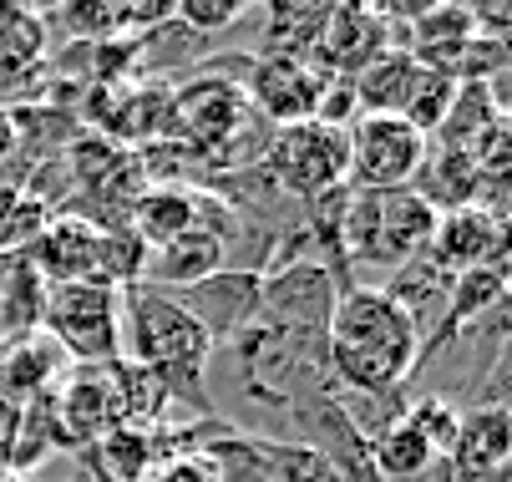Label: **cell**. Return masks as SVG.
Returning <instances> with one entry per match:
<instances>
[{
  "instance_id": "6da1fadb",
  "label": "cell",
  "mask_w": 512,
  "mask_h": 482,
  "mask_svg": "<svg viewBox=\"0 0 512 482\" xmlns=\"http://www.w3.org/2000/svg\"><path fill=\"white\" fill-rule=\"evenodd\" d=\"M421 371V330L371 285H355L330 315V376L345 391H406Z\"/></svg>"
},
{
  "instance_id": "7a4b0ae2",
  "label": "cell",
  "mask_w": 512,
  "mask_h": 482,
  "mask_svg": "<svg viewBox=\"0 0 512 482\" xmlns=\"http://www.w3.org/2000/svg\"><path fill=\"white\" fill-rule=\"evenodd\" d=\"M117 351H127L132 366L163 376L168 401L188 396L193 411H213V396L203 386L213 346L173 295H158L148 285H127L117 300Z\"/></svg>"
},
{
  "instance_id": "3957f363",
  "label": "cell",
  "mask_w": 512,
  "mask_h": 482,
  "mask_svg": "<svg viewBox=\"0 0 512 482\" xmlns=\"http://www.w3.org/2000/svg\"><path fill=\"white\" fill-rule=\"evenodd\" d=\"M436 214L426 198H416L411 188H391V193H355L345 203V224H340V249L345 264L355 269H401L406 259H416L436 229Z\"/></svg>"
},
{
  "instance_id": "277c9868",
  "label": "cell",
  "mask_w": 512,
  "mask_h": 482,
  "mask_svg": "<svg viewBox=\"0 0 512 482\" xmlns=\"http://www.w3.org/2000/svg\"><path fill=\"white\" fill-rule=\"evenodd\" d=\"M259 168L274 178V188L295 203H310L330 188L345 183L350 173V143L345 127H325V122H289V127H269Z\"/></svg>"
},
{
  "instance_id": "5b68a950",
  "label": "cell",
  "mask_w": 512,
  "mask_h": 482,
  "mask_svg": "<svg viewBox=\"0 0 512 482\" xmlns=\"http://www.w3.org/2000/svg\"><path fill=\"white\" fill-rule=\"evenodd\" d=\"M117 300H122V290H112L102 280L46 285L41 335L61 356L107 366V361H117Z\"/></svg>"
},
{
  "instance_id": "8992f818",
  "label": "cell",
  "mask_w": 512,
  "mask_h": 482,
  "mask_svg": "<svg viewBox=\"0 0 512 482\" xmlns=\"http://www.w3.org/2000/svg\"><path fill=\"white\" fill-rule=\"evenodd\" d=\"M350 143V173L345 183L355 193H391V188H411L416 168L426 163V137L406 122V117H376L360 112L345 127Z\"/></svg>"
},
{
  "instance_id": "52a82bcc",
  "label": "cell",
  "mask_w": 512,
  "mask_h": 482,
  "mask_svg": "<svg viewBox=\"0 0 512 482\" xmlns=\"http://www.w3.org/2000/svg\"><path fill=\"white\" fill-rule=\"evenodd\" d=\"M335 300H340V285L320 259H289V264L264 269L259 325L300 330V335H330Z\"/></svg>"
},
{
  "instance_id": "ba28073f",
  "label": "cell",
  "mask_w": 512,
  "mask_h": 482,
  "mask_svg": "<svg viewBox=\"0 0 512 482\" xmlns=\"http://www.w3.org/2000/svg\"><path fill=\"white\" fill-rule=\"evenodd\" d=\"M173 300H178V305L188 310V320L208 335V346H213V351H224V346H234L244 330L259 325L264 274H249V269H218V274H208L203 285H193V290H183V295H173Z\"/></svg>"
},
{
  "instance_id": "9c48e42d",
  "label": "cell",
  "mask_w": 512,
  "mask_h": 482,
  "mask_svg": "<svg viewBox=\"0 0 512 482\" xmlns=\"http://www.w3.org/2000/svg\"><path fill=\"white\" fill-rule=\"evenodd\" d=\"M325 77L310 61H279V56H254L249 77H244V102L249 112L269 127H289V122H310L320 107Z\"/></svg>"
},
{
  "instance_id": "30bf717a",
  "label": "cell",
  "mask_w": 512,
  "mask_h": 482,
  "mask_svg": "<svg viewBox=\"0 0 512 482\" xmlns=\"http://www.w3.org/2000/svg\"><path fill=\"white\" fill-rule=\"evenodd\" d=\"M391 36L396 31L371 6H330V21L320 31V46H315L310 66L320 77H345L350 82L360 66H371L376 56L391 51Z\"/></svg>"
},
{
  "instance_id": "8fae6325",
  "label": "cell",
  "mask_w": 512,
  "mask_h": 482,
  "mask_svg": "<svg viewBox=\"0 0 512 482\" xmlns=\"http://www.w3.org/2000/svg\"><path fill=\"white\" fill-rule=\"evenodd\" d=\"M442 274H467L482 264H507V219H492L482 209L442 214L421 249Z\"/></svg>"
},
{
  "instance_id": "7c38bea8",
  "label": "cell",
  "mask_w": 512,
  "mask_h": 482,
  "mask_svg": "<svg viewBox=\"0 0 512 482\" xmlns=\"http://www.w3.org/2000/svg\"><path fill=\"white\" fill-rule=\"evenodd\" d=\"M224 259H229L224 254V239H218L213 229H203V224H193L178 239L148 249V264H142V280L137 285H148L158 295H183V290L203 285L208 274L224 269Z\"/></svg>"
},
{
  "instance_id": "4fadbf2b",
  "label": "cell",
  "mask_w": 512,
  "mask_h": 482,
  "mask_svg": "<svg viewBox=\"0 0 512 482\" xmlns=\"http://www.w3.org/2000/svg\"><path fill=\"white\" fill-rule=\"evenodd\" d=\"M26 264L46 285L97 280V229L82 219H46V229L26 244Z\"/></svg>"
},
{
  "instance_id": "5bb4252c",
  "label": "cell",
  "mask_w": 512,
  "mask_h": 482,
  "mask_svg": "<svg viewBox=\"0 0 512 482\" xmlns=\"http://www.w3.org/2000/svg\"><path fill=\"white\" fill-rule=\"evenodd\" d=\"M477 36L472 11L467 6H426L406 31H401V51L426 66V72H447L457 82V61L467 51V41Z\"/></svg>"
},
{
  "instance_id": "9a60e30c",
  "label": "cell",
  "mask_w": 512,
  "mask_h": 482,
  "mask_svg": "<svg viewBox=\"0 0 512 482\" xmlns=\"http://www.w3.org/2000/svg\"><path fill=\"white\" fill-rule=\"evenodd\" d=\"M452 477H487L507 472L512 462V417L507 406H472L462 411V427L452 442Z\"/></svg>"
},
{
  "instance_id": "2e32d148",
  "label": "cell",
  "mask_w": 512,
  "mask_h": 482,
  "mask_svg": "<svg viewBox=\"0 0 512 482\" xmlns=\"http://www.w3.org/2000/svg\"><path fill=\"white\" fill-rule=\"evenodd\" d=\"M66 356L51 346V340L41 330L31 335H16L6 351H0V401H11V406H31L41 396H51L56 376H61Z\"/></svg>"
},
{
  "instance_id": "e0dca14e",
  "label": "cell",
  "mask_w": 512,
  "mask_h": 482,
  "mask_svg": "<svg viewBox=\"0 0 512 482\" xmlns=\"http://www.w3.org/2000/svg\"><path fill=\"white\" fill-rule=\"evenodd\" d=\"M507 122V112L497 107V92L487 87V82H457V92H452V107H447V117L436 122V132L426 137L431 148H447V153H477L487 137L497 132Z\"/></svg>"
},
{
  "instance_id": "ac0fdd59",
  "label": "cell",
  "mask_w": 512,
  "mask_h": 482,
  "mask_svg": "<svg viewBox=\"0 0 512 482\" xmlns=\"http://www.w3.org/2000/svg\"><path fill=\"white\" fill-rule=\"evenodd\" d=\"M421 77V66L391 46L386 56H376L371 66H360L350 77V92H355V112H376V117H401L406 102H411V87Z\"/></svg>"
},
{
  "instance_id": "d6986e66",
  "label": "cell",
  "mask_w": 512,
  "mask_h": 482,
  "mask_svg": "<svg viewBox=\"0 0 512 482\" xmlns=\"http://www.w3.org/2000/svg\"><path fill=\"white\" fill-rule=\"evenodd\" d=\"M127 229L158 249L168 239H178L183 229H193V188H178V183H153L148 193H137L132 214H127Z\"/></svg>"
},
{
  "instance_id": "ffe728a7",
  "label": "cell",
  "mask_w": 512,
  "mask_h": 482,
  "mask_svg": "<svg viewBox=\"0 0 512 482\" xmlns=\"http://www.w3.org/2000/svg\"><path fill=\"white\" fill-rule=\"evenodd\" d=\"M330 21V6H269L264 11V51L254 56H279V61H310L320 46V31Z\"/></svg>"
},
{
  "instance_id": "44dd1931",
  "label": "cell",
  "mask_w": 512,
  "mask_h": 482,
  "mask_svg": "<svg viewBox=\"0 0 512 482\" xmlns=\"http://www.w3.org/2000/svg\"><path fill=\"white\" fill-rule=\"evenodd\" d=\"M371 462H376V477L381 482H416L421 472H431L442 457L426 447V437H416L406 422H396L386 437L371 442Z\"/></svg>"
},
{
  "instance_id": "7402d4cb",
  "label": "cell",
  "mask_w": 512,
  "mask_h": 482,
  "mask_svg": "<svg viewBox=\"0 0 512 482\" xmlns=\"http://www.w3.org/2000/svg\"><path fill=\"white\" fill-rule=\"evenodd\" d=\"M92 447H97V462H102L107 482H148L153 477V452H148L153 442L142 437V427H112Z\"/></svg>"
},
{
  "instance_id": "603a6c76",
  "label": "cell",
  "mask_w": 512,
  "mask_h": 482,
  "mask_svg": "<svg viewBox=\"0 0 512 482\" xmlns=\"http://www.w3.org/2000/svg\"><path fill=\"white\" fill-rule=\"evenodd\" d=\"M406 427L416 437H426V447L436 457H452V442H457V427H462V406H452L447 396H411Z\"/></svg>"
},
{
  "instance_id": "cb8c5ba5",
  "label": "cell",
  "mask_w": 512,
  "mask_h": 482,
  "mask_svg": "<svg viewBox=\"0 0 512 482\" xmlns=\"http://www.w3.org/2000/svg\"><path fill=\"white\" fill-rule=\"evenodd\" d=\"M452 92H457V82L447 77V72H426L421 66V77H416V87H411V102H406V122L421 132V137H431L436 132V122L447 117V107H452Z\"/></svg>"
},
{
  "instance_id": "d4e9b609",
  "label": "cell",
  "mask_w": 512,
  "mask_h": 482,
  "mask_svg": "<svg viewBox=\"0 0 512 482\" xmlns=\"http://www.w3.org/2000/svg\"><path fill=\"white\" fill-rule=\"evenodd\" d=\"M173 16L188 26V31H198V36H224L234 21H244L249 16V6L244 0H183V6H173Z\"/></svg>"
},
{
  "instance_id": "484cf974",
  "label": "cell",
  "mask_w": 512,
  "mask_h": 482,
  "mask_svg": "<svg viewBox=\"0 0 512 482\" xmlns=\"http://www.w3.org/2000/svg\"><path fill=\"white\" fill-rule=\"evenodd\" d=\"M148 482H218L213 472H208V462L203 457H173L168 467H158Z\"/></svg>"
},
{
  "instance_id": "4316f807",
  "label": "cell",
  "mask_w": 512,
  "mask_h": 482,
  "mask_svg": "<svg viewBox=\"0 0 512 482\" xmlns=\"http://www.w3.org/2000/svg\"><path fill=\"white\" fill-rule=\"evenodd\" d=\"M16 143H21V132H16V117L0 107V163H6L11 153H16Z\"/></svg>"
},
{
  "instance_id": "83f0119b",
  "label": "cell",
  "mask_w": 512,
  "mask_h": 482,
  "mask_svg": "<svg viewBox=\"0 0 512 482\" xmlns=\"http://www.w3.org/2000/svg\"><path fill=\"white\" fill-rule=\"evenodd\" d=\"M11 346V330H6V320H0V351H6Z\"/></svg>"
},
{
  "instance_id": "f1b7e54d",
  "label": "cell",
  "mask_w": 512,
  "mask_h": 482,
  "mask_svg": "<svg viewBox=\"0 0 512 482\" xmlns=\"http://www.w3.org/2000/svg\"><path fill=\"white\" fill-rule=\"evenodd\" d=\"M0 482H11V472H6V467H0Z\"/></svg>"
}]
</instances>
